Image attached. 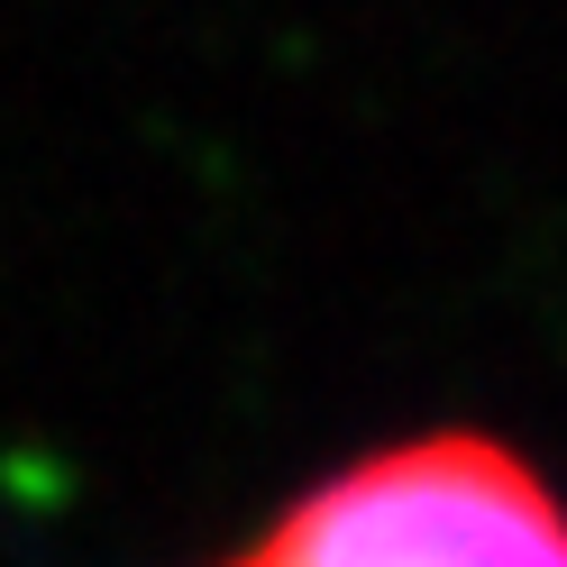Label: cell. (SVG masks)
<instances>
[{
    "label": "cell",
    "mask_w": 567,
    "mask_h": 567,
    "mask_svg": "<svg viewBox=\"0 0 567 567\" xmlns=\"http://www.w3.org/2000/svg\"><path fill=\"white\" fill-rule=\"evenodd\" d=\"M238 567H567V504L513 449L440 431L311 485Z\"/></svg>",
    "instance_id": "1"
}]
</instances>
